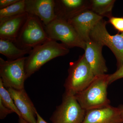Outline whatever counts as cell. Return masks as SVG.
<instances>
[{"label": "cell", "instance_id": "1", "mask_svg": "<svg viewBox=\"0 0 123 123\" xmlns=\"http://www.w3.org/2000/svg\"><path fill=\"white\" fill-rule=\"evenodd\" d=\"M69 52V48L65 45L52 39L33 48L25 61L26 79L47 62L56 57L65 55Z\"/></svg>", "mask_w": 123, "mask_h": 123}, {"label": "cell", "instance_id": "2", "mask_svg": "<svg viewBox=\"0 0 123 123\" xmlns=\"http://www.w3.org/2000/svg\"><path fill=\"white\" fill-rule=\"evenodd\" d=\"M109 75L95 76L87 88L75 95L77 101L84 110L88 111L110 105L107 93L108 86L110 85Z\"/></svg>", "mask_w": 123, "mask_h": 123}, {"label": "cell", "instance_id": "3", "mask_svg": "<svg viewBox=\"0 0 123 123\" xmlns=\"http://www.w3.org/2000/svg\"><path fill=\"white\" fill-rule=\"evenodd\" d=\"M68 73L64 85L65 93L73 96L87 88L95 77L84 54L70 63Z\"/></svg>", "mask_w": 123, "mask_h": 123}, {"label": "cell", "instance_id": "4", "mask_svg": "<svg viewBox=\"0 0 123 123\" xmlns=\"http://www.w3.org/2000/svg\"><path fill=\"white\" fill-rule=\"evenodd\" d=\"M50 40L39 18L29 14L15 44L20 48L32 49Z\"/></svg>", "mask_w": 123, "mask_h": 123}, {"label": "cell", "instance_id": "5", "mask_svg": "<svg viewBox=\"0 0 123 123\" xmlns=\"http://www.w3.org/2000/svg\"><path fill=\"white\" fill-rule=\"evenodd\" d=\"M44 26L51 39L61 41L69 49L76 47L85 49L86 42L67 20L56 17L50 23Z\"/></svg>", "mask_w": 123, "mask_h": 123}, {"label": "cell", "instance_id": "6", "mask_svg": "<svg viewBox=\"0 0 123 123\" xmlns=\"http://www.w3.org/2000/svg\"><path fill=\"white\" fill-rule=\"evenodd\" d=\"M106 24L105 20L102 19L92 29L90 37L92 41L110 49L116 57L118 69L123 64V33L111 35L107 30Z\"/></svg>", "mask_w": 123, "mask_h": 123}, {"label": "cell", "instance_id": "7", "mask_svg": "<svg viewBox=\"0 0 123 123\" xmlns=\"http://www.w3.org/2000/svg\"><path fill=\"white\" fill-rule=\"evenodd\" d=\"M26 57L8 61L0 57V79L6 88L24 89V82L26 79L25 69Z\"/></svg>", "mask_w": 123, "mask_h": 123}, {"label": "cell", "instance_id": "8", "mask_svg": "<svg viewBox=\"0 0 123 123\" xmlns=\"http://www.w3.org/2000/svg\"><path fill=\"white\" fill-rule=\"evenodd\" d=\"M86 111L75 96L65 93L62 102L57 107L50 120L52 123H82Z\"/></svg>", "mask_w": 123, "mask_h": 123}, {"label": "cell", "instance_id": "9", "mask_svg": "<svg viewBox=\"0 0 123 123\" xmlns=\"http://www.w3.org/2000/svg\"><path fill=\"white\" fill-rule=\"evenodd\" d=\"M103 18L87 9L73 16L68 22L86 43L90 40V34L94 27Z\"/></svg>", "mask_w": 123, "mask_h": 123}, {"label": "cell", "instance_id": "10", "mask_svg": "<svg viewBox=\"0 0 123 123\" xmlns=\"http://www.w3.org/2000/svg\"><path fill=\"white\" fill-rule=\"evenodd\" d=\"M54 0H25V11L28 14L38 18L46 26L57 17Z\"/></svg>", "mask_w": 123, "mask_h": 123}, {"label": "cell", "instance_id": "11", "mask_svg": "<svg viewBox=\"0 0 123 123\" xmlns=\"http://www.w3.org/2000/svg\"><path fill=\"white\" fill-rule=\"evenodd\" d=\"M7 90L21 114V117L28 123H36L37 110L24 89Z\"/></svg>", "mask_w": 123, "mask_h": 123}, {"label": "cell", "instance_id": "12", "mask_svg": "<svg viewBox=\"0 0 123 123\" xmlns=\"http://www.w3.org/2000/svg\"><path fill=\"white\" fill-rule=\"evenodd\" d=\"M86 45L84 55L94 76L106 74L108 69L102 53L103 46L91 40L86 42Z\"/></svg>", "mask_w": 123, "mask_h": 123}, {"label": "cell", "instance_id": "13", "mask_svg": "<svg viewBox=\"0 0 123 123\" xmlns=\"http://www.w3.org/2000/svg\"><path fill=\"white\" fill-rule=\"evenodd\" d=\"M82 123H123L119 108L110 105L88 110Z\"/></svg>", "mask_w": 123, "mask_h": 123}, {"label": "cell", "instance_id": "14", "mask_svg": "<svg viewBox=\"0 0 123 123\" xmlns=\"http://www.w3.org/2000/svg\"><path fill=\"white\" fill-rule=\"evenodd\" d=\"M28 15L25 12L0 20V39L9 40L15 43Z\"/></svg>", "mask_w": 123, "mask_h": 123}, {"label": "cell", "instance_id": "15", "mask_svg": "<svg viewBox=\"0 0 123 123\" xmlns=\"http://www.w3.org/2000/svg\"><path fill=\"white\" fill-rule=\"evenodd\" d=\"M55 10L57 17L68 20L77 14L89 9L90 0H55Z\"/></svg>", "mask_w": 123, "mask_h": 123}, {"label": "cell", "instance_id": "16", "mask_svg": "<svg viewBox=\"0 0 123 123\" xmlns=\"http://www.w3.org/2000/svg\"><path fill=\"white\" fill-rule=\"evenodd\" d=\"M32 49L20 48L13 42L0 39V53L7 57L9 60H14L25 57V55H29Z\"/></svg>", "mask_w": 123, "mask_h": 123}, {"label": "cell", "instance_id": "17", "mask_svg": "<svg viewBox=\"0 0 123 123\" xmlns=\"http://www.w3.org/2000/svg\"><path fill=\"white\" fill-rule=\"evenodd\" d=\"M115 0H91L89 9L102 17L110 18L112 17V11Z\"/></svg>", "mask_w": 123, "mask_h": 123}, {"label": "cell", "instance_id": "18", "mask_svg": "<svg viewBox=\"0 0 123 123\" xmlns=\"http://www.w3.org/2000/svg\"><path fill=\"white\" fill-rule=\"evenodd\" d=\"M25 12V0H18L8 7L0 9V20Z\"/></svg>", "mask_w": 123, "mask_h": 123}, {"label": "cell", "instance_id": "19", "mask_svg": "<svg viewBox=\"0 0 123 123\" xmlns=\"http://www.w3.org/2000/svg\"><path fill=\"white\" fill-rule=\"evenodd\" d=\"M0 101L13 113H16L18 117H21V114L15 105L13 99L8 90L4 86L1 79H0Z\"/></svg>", "mask_w": 123, "mask_h": 123}, {"label": "cell", "instance_id": "20", "mask_svg": "<svg viewBox=\"0 0 123 123\" xmlns=\"http://www.w3.org/2000/svg\"><path fill=\"white\" fill-rule=\"evenodd\" d=\"M108 22L119 32L123 33V17H112L109 18Z\"/></svg>", "mask_w": 123, "mask_h": 123}, {"label": "cell", "instance_id": "21", "mask_svg": "<svg viewBox=\"0 0 123 123\" xmlns=\"http://www.w3.org/2000/svg\"><path fill=\"white\" fill-rule=\"evenodd\" d=\"M122 78H123V64L120 68L117 69L115 73L109 75V84Z\"/></svg>", "mask_w": 123, "mask_h": 123}, {"label": "cell", "instance_id": "22", "mask_svg": "<svg viewBox=\"0 0 123 123\" xmlns=\"http://www.w3.org/2000/svg\"><path fill=\"white\" fill-rule=\"evenodd\" d=\"M13 113L12 111L7 108L0 101V119H3L9 114Z\"/></svg>", "mask_w": 123, "mask_h": 123}, {"label": "cell", "instance_id": "23", "mask_svg": "<svg viewBox=\"0 0 123 123\" xmlns=\"http://www.w3.org/2000/svg\"><path fill=\"white\" fill-rule=\"evenodd\" d=\"M18 0H0V9L8 7Z\"/></svg>", "mask_w": 123, "mask_h": 123}, {"label": "cell", "instance_id": "24", "mask_svg": "<svg viewBox=\"0 0 123 123\" xmlns=\"http://www.w3.org/2000/svg\"><path fill=\"white\" fill-rule=\"evenodd\" d=\"M36 117H37V121L36 123H47L44 119L40 116V115L38 114L37 111L36 113Z\"/></svg>", "mask_w": 123, "mask_h": 123}, {"label": "cell", "instance_id": "25", "mask_svg": "<svg viewBox=\"0 0 123 123\" xmlns=\"http://www.w3.org/2000/svg\"><path fill=\"white\" fill-rule=\"evenodd\" d=\"M118 108H119L121 118H122V120H123V105H121L119 106Z\"/></svg>", "mask_w": 123, "mask_h": 123}, {"label": "cell", "instance_id": "26", "mask_svg": "<svg viewBox=\"0 0 123 123\" xmlns=\"http://www.w3.org/2000/svg\"><path fill=\"white\" fill-rule=\"evenodd\" d=\"M19 123H28L24 120L21 117H19Z\"/></svg>", "mask_w": 123, "mask_h": 123}]
</instances>
